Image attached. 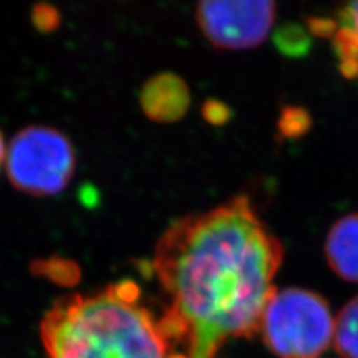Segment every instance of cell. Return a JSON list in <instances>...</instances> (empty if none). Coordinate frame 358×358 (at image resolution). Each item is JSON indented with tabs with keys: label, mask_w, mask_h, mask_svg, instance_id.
<instances>
[{
	"label": "cell",
	"mask_w": 358,
	"mask_h": 358,
	"mask_svg": "<svg viewBox=\"0 0 358 358\" xmlns=\"http://www.w3.org/2000/svg\"><path fill=\"white\" fill-rule=\"evenodd\" d=\"M282 262V243L246 196L166 229L152 268L167 297L163 313L184 327L189 358H214L229 339L260 331Z\"/></svg>",
	"instance_id": "6da1fadb"
},
{
	"label": "cell",
	"mask_w": 358,
	"mask_h": 358,
	"mask_svg": "<svg viewBox=\"0 0 358 358\" xmlns=\"http://www.w3.org/2000/svg\"><path fill=\"white\" fill-rule=\"evenodd\" d=\"M142 291L115 282L92 296L55 300L41 322L48 358H167L169 350Z\"/></svg>",
	"instance_id": "7a4b0ae2"
},
{
	"label": "cell",
	"mask_w": 358,
	"mask_h": 358,
	"mask_svg": "<svg viewBox=\"0 0 358 358\" xmlns=\"http://www.w3.org/2000/svg\"><path fill=\"white\" fill-rule=\"evenodd\" d=\"M260 333L278 358H320L334 338L327 300L305 288L276 289L264 309Z\"/></svg>",
	"instance_id": "3957f363"
},
{
	"label": "cell",
	"mask_w": 358,
	"mask_h": 358,
	"mask_svg": "<svg viewBox=\"0 0 358 358\" xmlns=\"http://www.w3.org/2000/svg\"><path fill=\"white\" fill-rule=\"evenodd\" d=\"M5 163L14 188L45 197L59 194L69 185L76 157L64 133L47 126H29L10 141Z\"/></svg>",
	"instance_id": "277c9868"
},
{
	"label": "cell",
	"mask_w": 358,
	"mask_h": 358,
	"mask_svg": "<svg viewBox=\"0 0 358 358\" xmlns=\"http://www.w3.org/2000/svg\"><path fill=\"white\" fill-rule=\"evenodd\" d=\"M276 3L268 0H206L196 8L197 26L218 50H248L271 33Z\"/></svg>",
	"instance_id": "5b68a950"
},
{
	"label": "cell",
	"mask_w": 358,
	"mask_h": 358,
	"mask_svg": "<svg viewBox=\"0 0 358 358\" xmlns=\"http://www.w3.org/2000/svg\"><path fill=\"white\" fill-rule=\"evenodd\" d=\"M324 254L336 275L358 284V212L333 224L324 243Z\"/></svg>",
	"instance_id": "8992f818"
},
{
	"label": "cell",
	"mask_w": 358,
	"mask_h": 358,
	"mask_svg": "<svg viewBox=\"0 0 358 358\" xmlns=\"http://www.w3.org/2000/svg\"><path fill=\"white\" fill-rule=\"evenodd\" d=\"M30 273L36 278H45L59 287H75L81 281V267L71 259L51 255L48 259H36L30 263Z\"/></svg>",
	"instance_id": "52a82bcc"
},
{
	"label": "cell",
	"mask_w": 358,
	"mask_h": 358,
	"mask_svg": "<svg viewBox=\"0 0 358 358\" xmlns=\"http://www.w3.org/2000/svg\"><path fill=\"white\" fill-rule=\"evenodd\" d=\"M334 346L343 358H358V296L334 320Z\"/></svg>",
	"instance_id": "ba28073f"
},
{
	"label": "cell",
	"mask_w": 358,
	"mask_h": 358,
	"mask_svg": "<svg viewBox=\"0 0 358 358\" xmlns=\"http://www.w3.org/2000/svg\"><path fill=\"white\" fill-rule=\"evenodd\" d=\"M31 24L41 33H51L62 22L60 10L50 3H38L31 9Z\"/></svg>",
	"instance_id": "9c48e42d"
},
{
	"label": "cell",
	"mask_w": 358,
	"mask_h": 358,
	"mask_svg": "<svg viewBox=\"0 0 358 358\" xmlns=\"http://www.w3.org/2000/svg\"><path fill=\"white\" fill-rule=\"evenodd\" d=\"M5 159H6V148H5V141L2 136V131H0V166L3 164Z\"/></svg>",
	"instance_id": "30bf717a"
},
{
	"label": "cell",
	"mask_w": 358,
	"mask_h": 358,
	"mask_svg": "<svg viewBox=\"0 0 358 358\" xmlns=\"http://www.w3.org/2000/svg\"><path fill=\"white\" fill-rule=\"evenodd\" d=\"M167 358H189V357L184 352H169L167 354Z\"/></svg>",
	"instance_id": "8fae6325"
}]
</instances>
